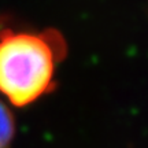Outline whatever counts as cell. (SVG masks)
I'll return each instance as SVG.
<instances>
[{"label":"cell","instance_id":"cell-1","mask_svg":"<svg viewBox=\"0 0 148 148\" xmlns=\"http://www.w3.org/2000/svg\"><path fill=\"white\" fill-rule=\"evenodd\" d=\"M66 42L56 30L0 32V92L16 107L27 106L55 88L56 63Z\"/></svg>","mask_w":148,"mask_h":148},{"label":"cell","instance_id":"cell-2","mask_svg":"<svg viewBox=\"0 0 148 148\" xmlns=\"http://www.w3.org/2000/svg\"><path fill=\"white\" fill-rule=\"evenodd\" d=\"M15 134V122L11 111L0 101V148H7Z\"/></svg>","mask_w":148,"mask_h":148}]
</instances>
